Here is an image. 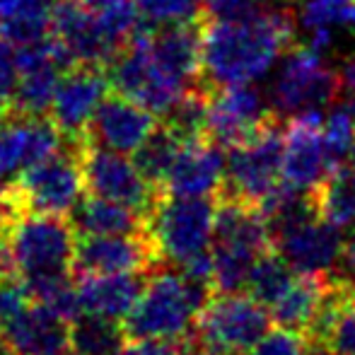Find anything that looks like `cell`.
I'll return each instance as SVG.
<instances>
[{
    "label": "cell",
    "instance_id": "6da1fadb",
    "mask_svg": "<svg viewBox=\"0 0 355 355\" xmlns=\"http://www.w3.org/2000/svg\"><path fill=\"white\" fill-rule=\"evenodd\" d=\"M297 34L295 12L285 5L259 8L242 17L206 19L201 29V85L257 83L273 71Z\"/></svg>",
    "mask_w": 355,
    "mask_h": 355
},
{
    "label": "cell",
    "instance_id": "7a4b0ae2",
    "mask_svg": "<svg viewBox=\"0 0 355 355\" xmlns=\"http://www.w3.org/2000/svg\"><path fill=\"white\" fill-rule=\"evenodd\" d=\"M213 295V283L196 281L177 266H159L148 276L136 307L123 319V329L128 338L184 341Z\"/></svg>",
    "mask_w": 355,
    "mask_h": 355
},
{
    "label": "cell",
    "instance_id": "3957f363",
    "mask_svg": "<svg viewBox=\"0 0 355 355\" xmlns=\"http://www.w3.org/2000/svg\"><path fill=\"white\" fill-rule=\"evenodd\" d=\"M273 249V237L259 206L239 198L218 196L213 227L215 293H239L261 254Z\"/></svg>",
    "mask_w": 355,
    "mask_h": 355
},
{
    "label": "cell",
    "instance_id": "277c9868",
    "mask_svg": "<svg viewBox=\"0 0 355 355\" xmlns=\"http://www.w3.org/2000/svg\"><path fill=\"white\" fill-rule=\"evenodd\" d=\"M271 324V312L249 293H215L198 314L191 338L203 355L252 353Z\"/></svg>",
    "mask_w": 355,
    "mask_h": 355
},
{
    "label": "cell",
    "instance_id": "5b68a950",
    "mask_svg": "<svg viewBox=\"0 0 355 355\" xmlns=\"http://www.w3.org/2000/svg\"><path fill=\"white\" fill-rule=\"evenodd\" d=\"M8 242L15 271L22 281L73 273L78 232L66 215L22 213L10 225Z\"/></svg>",
    "mask_w": 355,
    "mask_h": 355
},
{
    "label": "cell",
    "instance_id": "8992f818",
    "mask_svg": "<svg viewBox=\"0 0 355 355\" xmlns=\"http://www.w3.org/2000/svg\"><path fill=\"white\" fill-rule=\"evenodd\" d=\"M266 97L278 121H290L302 114H322L338 99L336 68L307 46L288 49Z\"/></svg>",
    "mask_w": 355,
    "mask_h": 355
},
{
    "label": "cell",
    "instance_id": "52a82bcc",
    "mask_svg": "<svg viewBox=\"0 0 355 355\" xmlns=\"http://www.w3.org/2000/svg\"><path fill=\"white\" fill-rule=\"evenodd\" d=\"M215 206L211 198H184L162 193L150 215V234L164 266L182 268L211 252Z\"/></svg>",
    "mask_w": 355,
    "mask_h": 355
},
{
    "label": "cell",
    "instance_id": "ba28073f",
    "mask_svg": "<svg viewBox=\"0 0 355 355\" xmlns=\"http://www.w3.org/2000/svg\"><path fill=\"white\" fill-rule=\"evenodd\" d=\"M150 32L153 29L143 24L133 34L131 42L112 58V63H109V80H112L114 89L119 94L143 104L155 116H164L193 87H184L179 80H174L155 61L153 49H150Z\"/></svg>",
    "mask_w": 355,
    "mask_h": 355
},
{
    "label": "cell",
    "instance_id": "9c48e42d",
    "mask_svg": "<svg viewBox=\"0 0 355 355\" xmlns=\"http://www.w3.org/2000/svg\"><path fill=\"white\" fill-rule=\"evenodd\" d=\"M10 184L17 193L22 213H73L85 191L80 145L68 143L56 155L27 167Z\"/></svg>",
    "mask_w": 355,
    "mask_h": 355
},
{
    "label": "cell",
    "instance_id": "30bf717a",
    "mask_svg": "<svg viewBox=\"0 0 355 355\" xmlns=\"http://www.w3.org/2000/svg\"><path fill=\"white\" fill-rule=\"evenodd\" d=\"M278 119L263 126L249 141L230 148L225 157V182L218 196L259 203L281 184L283 167V131Z\"/></svg>",
    "mask_w": 355,
    "mask_h": 355
},
{
    "label": "cell",
    "instance_id": "8fae6325",
    "mask_svg": "<svg viewBox=\"0 0 355 355\" xmlns=\"http://www.w3.org/2000/svg\"><path fill=\"white\" fill-rule=\"evenodd\" d=\"M80 162L85 189L89 193L123 203L148 218L153 215L162 191L143 177L138 164L126 153H116L94 143H80Z\"/></svg>",
    "mask_w": 355,
    "mask_h": 355
},
{
    "label": "cell",
    "instance_id": "7c38bea8",
    "mask_svg": "<svg viewBox=\"0 0 355 355\" xmlns=\"http://www.w3.org/2000/svg\"><path fill=\"white\" fill-rule=\"evenodd\" d=\"M268 97L254 83L225 85L208 94V121L206 136L220 148L234 145L257 136L263 126L273 121Z\"/></svg>",
    "mask_w": 355,
    "mask_h": 355
},
{
    "label": "cell",
    "instance_id": "4fadbf2b",
    "mask_svg": "<svg viewBox=\"0 0 355 355\" xmlns=\"http://www.w3.org/2000/svg\"><path fill=\"white\" fill-rule=\"evenodd\" d=\"M109 75L104 66H71L61 75V83L53 94L49 119L56 123L68 143L80 145L87 141V128L97 109L109 97Z\"/></svg>",
    "mask_w": 355,
    "mask_h": 355
},
{
    "label": "cell",
    "instance_id": "5bb4252c",
    "mask_svg": "<svg viewBox=\"0 0 355 355\" xmlns=\"http://www.w3.org/2000/svg\"><path fill=\"white\" fill-rule=\"evenodd\" d=\"M164 266L153 234H78L73 273H153Z\"/></svg>",
    "mask_w": 355,
    "mask_h": 355
},
{
    "label": "cell",
    "instance_id": "9a60e30c",
    "mask_svg": "<svg viewBox=\"0 0 355 355\" xmlns=\"http://www.w3.org/2000/svg\"><path fill=\"white\" fill-rule=\"evenodd\" d=\"M68 141L46 116L10 112L0 123V182H12L32 164L56 155Z\"/></svg>",
    "mask_w": 355,
    "mask_h": 355
},
{
    "label": "cell",
    "instance_id": "2e32d148",
    "mask_svg": "<svg viewBox=\"0 0 355 355\" xmlns=\"http://www.w3.org/2000/svg\"><path fill=\"white\" fill-rule=\"evenodd\" d=\"M322 114H302L288 121L283 131L281 182L300 191H312L336 164L324 143Z\"/></svg>",
    "mask_w": 355,
    "mask_h": 355
},
{
    "label": "cell",
    "instance_id": "e0dca14e",
    "mask_svg": "<svg viewBox=\"0 0 355 355\" xmlns=\"http://www.w3.org/2000/svg\"><path fill=\"white\" fill-rule=\"evenodd\" d=\"M273 249L290 263L295 273L331 276L341 261L343 237L336 225L314 215L278 232L273 237Z\"/></svg>",
    "mask_w": 355,
    "mask_h": 355
},
{
    "label": "cell",
    "instance_id": "ac0fdd59",
    "mask_svg": "<svg viewBox=\"0 0 355 355\" xmlns=\"http://www.w3.org/2000/svg\"><path fill=\"white\" fill-rule=\"evenodd\" d=\"M68 319L32 297V302L0 324V351L5 355L63 353L68 351Z\"/></svg>",
    "mask_w": 355,
    "mask_h": 355
},
{
    "label": "cell",
    "instance_id": "d6986e66",
    "mask_svg": "<svg viewBox=\"0 0 355 355\" xmlns=\"http://www.w3.org/2000/svg\"><path fill=\"white\" fill-rule=\"evenodd\" d=\"M225 155L208 136L184 141L162 182V193L184 198H211L223 191Z\"/></svg>",
    "mask_w": 355,
    "mask_h": 355
},
{
    "label": "cell",
    "instance_id": "ffe728a7",
    "mask_svg": "<svg viewBox=\"0 0 355 355\" xmlns=\"http://www.w3.org/2000/svg\"><path fill=\"white\" fill-rule=\"evenodd\" d=\"M51 37L61 42L73 66H109L116 56L99 27L97 12L80 0H56L51 8Z\"/></svg>",
    "mask_w": 355,
    "mask_h": 355
},
{
    "label": "cell",
    "instance_id": "44dd1931",
    "mask_svg": "<svg viewBox=\"0 0 355 355\" xmlns=\"http://www.w3.org/2000/svg\"><path fill=\"white\" fill-rule=\"evenodd\" d=\"M155 128H157V116L150 109L123 94H114L104 99L102 107L97 109L85 143L133 155Z\"/></svg>",
    "mask_w": 355,
    "mask_h": 355
},
{
    "label": "cell",
    "instance_id": "7402d4cb",
    "mask_svg": "<svg viewBox=\"0 0 355 355\" xmlns=\"http://www.w3.org/2000/svg\"><path fill=\"white\" fill-rule=\"evenodd\" d=\"M148 273H85L75 276L80 312L126 319L141 297Z\"/></svg>",
    "mask_w": 355,
    "mask_h": 355
},
{
    "label": "cell",
    "instance_id": "603a6c76",
    "mask_svg": "<svg viewBox=\"0 0 355 355\" xmlns=\"http://www.w3.org/2000/svg\"><path fill=\"white\" fill-rule=\"evenodd\" d=\"M295 19L304 37L302 46L327 58L343 32H355V0H300Z\"/></svg>",
    "mask_w": 355,
    "mask_h": 355
},
{
    "label": "cell",
    "instance_id": "cb8c5ba5",
    "mask_svg": "<svg viewBox=\"0 0 355 355\" xmlns=\"http://www.w3.org/2000/svg\"><path fill=\"white\" fill-rule=\"evenodd\" d=\"M331 285V276H307V273H295L288 288L276 302L268 307L271 322L278 329L304 334L309 324L314 322L319 307Z\"/></svg>",
    "mask_w": 355,
    "mask_h": 355
},
{
    "label": "cell",
    "instance_id": "d4e9b609",
    "mask_svg": "<svg viewBox=\"0 0 355 355\" xmlns=\"http://www.w3.org/2000/svg\"><path fill=\"white\" fill-rule=\"evenodd\" d=\"M78 234H143L150 232V218L123 203L87 193L73 208Z\"/></svg>",
    "mask_w": 355,
    "mask_h": 355
},
{
    "label": "cell",
    "instance_id": "484cf974",
    "mask_svg": "<svg viewBox=\"0 0 355 355\" xmlns=\"http://www.w3.org/2000/svg\"><path fill=\"white\" fill-rule=\"evenodd\" d=\"M312 201L322 220L338 230H351L355 225V164L334 167L312 189Z\"/></svg>",
    "mask_w": 355,
    "mask_h": 355
},
{
    "label": "cell",
    "instance_id": "4316f807",
    "mask_svg": "<svg viewBox=\"0 0 355 355\" xmlns=\"http://www.w3.org/2000/svg\"><path fill=\"white\" fill-rule=\"evenodd\" d=\"M126 338L119 319L80 312L68 327V351L73 355H121Z\"/></svg>",
    "mask_w": 355,
    "mask_h": 355
},
{
    "label": "cell",
    "instance_id": "83f0119b",
    "mask_svg": "<svg viewBox=\"0 0 355 355\" xmlns=\"http://www.w3.org/2000/svg\"><path fill=\"white\" fill-rule=\"evenodd\" d=\"M0 32L15 46L49 37L51 34L49 0H0Z\"/></svg>",
    "mask_w": 355,
    "mask_h": 355
},
{
    "label": "cell",
    "instance_id": "f1b7e54d",
    "mask_svg": "<svg viewBox=\"0 0 355 355\" xmlns=\"http://www.w3.org/2000/svg\"><path fill=\"white\" fill-rule=\"evenodd\" d=\"M182 138L167 126V123H157L153 133L145 138V143L133 153V162L138 164V169L143 172V177L150 184L162 191V182L167 177L169 167L177 159L179 150H182Z\"/></svg>",
    "mask_w": 355,
    "mask_h": 355
},
{
    "label": "cell",
    "instance_id": "f546056e",
    "mask_svg": "<svg viewBox=\"0 0 355 355\" xmlns=\"http://www.w3.org/2000/svg\"><path fill=\"white\" fill-rule=\"evenodd\" d=\"M293 278H295V271L290 268V263L285 261L276 249H268L266 254H261V257L257 259L244 290H247L252 297H257L263 307H271L283 295V290L288 288Z\"/></svg>",
    "mask_w": 355,
    "mask_h": 355
},
{
    "label": "cell",
    "instance_id": "4dcf8cb0",
    "mask_svg": "<svg viewBox=\"0 0 355 355\" xmlns=\"http://www.w3.org/2000/svg\"><path fill=\"white\" fill-rule=\"evenodd\" d=\"M138 15L150 29L196 24L203 15V0H136Z\"/></svg>",
    "mask_w": 355,
    "mask_h": 355
},
{
    "label": "cell",
    "instance_id": "1f68e13d",
    "mask_svg": "<svg viewBox=\"0 0 355 355\" xmlns=\"http://www.w3.org/2000/svg\"><path fill=\"white\" fill-rule=\"evenodd\" d=\"M322 131L329 155H331L334 164L338 167V164H343V159L351 157L355 148V109L336 102L331 112L327 114V119H324Z\"/></svg>",
    "mask_w": 355,
    "mask_h": 355
},
{
    "label": "cell",
    "instance_id": "d6a6232c",
    "mask_svg": "<svg viewBox=\"0 0 355 355\" xmlns=\"http://www.w3.org/2000/svg\"><path fill=\"white\" fill-rule=\"evenodd\" d=\"M252 355H312V351H309V341L304 334L276 327V331H268L257 343Z\"/></svg>",
    "mask_w": 355,
    "mask_h": 355
},
{
    "label": "cell",
    "instance_id": "836d02e7",
    "mask_svg": "<svg viewBox=\"0 0 355 355\" xmlns=\"http://www.w3.org/2000/svg\"><path fill=\"white\" fill-rule=\"evenodd\" d=\"M266 0H203V15L208 19H230L242 17L259 10Z\"/></svg>",
    "mask_w": 355,
    "mask_h": 355
},
{
    "label": "cell",
    "instance_id": "e575fe53",
    "mask_svg": "<svg viewBox=\"0 0 355 355\" xmlns=\"http://www.w3.org/2000/svg\"><path fill=\"white\" fill-rule=\"evenodd\" d=\"M336 78H338V99L336 102L348 104L355 109V53H343L336 61Z\"/></svg>",
    "mask_w": 355,
    "mask_h": 355
},
{
    "label": "cell",
    "instance_id": "d590c367",
    "mask_svg": "<svg viewBox=\"0 0 355 355\" xmlns=\"http://www.w3.org/2000/svg\"><path fill=\"white\" fill-rule=\"evenodd\" d=\"M182 341H164V338H131L123 346L121 355H179Z\"/></svg>",
    "mask_w": 355,
    "mask_h": 355
},
{
    "label": "cell",
    "instance_id": "8d00e7d4",
    "mask_svg": "<svg viewBox=\"0 0 355 355\" xmlns=\"http://www.w3.org/2000/svg\"><path fill=\"white\" fill-rule=\"evenodd\" d=\"M22 215V208H19L17 193H15L12 184L10 182H0V230L8 232L10 225Z\"/></svg>",
    "mask_w": 355,
    "mask_h": 355
},
{
    "label": "cell",
    "instance_id": "74e56055",
    "mask_svg": "<svg viewBox=\"0 0 355 355\" xmlns=\"http://www.w3.org/2000/svg\"><path fill=\"white\" fill-rule=\"evenodd\" d=\"M331 276L341 278V281H348L355 285V225L348 232V237L343 239V252H341V261H338L336 271Z\"/></svg>",
    "mask_w": 355,
    "mask_h": 355
},
{
    "label": "cell",
    "instance_id": "f35d334b",
    "mask_svg": "<svg viewBox=\"0 0 355 355\" xmlns=\"http://www.w3.org/2000/svg\"><path fill=\"white\" fill-rule=\"evenodd\" d=\"M17 276L15 271V261H12V252H10V242H8V232L0 230V283L10 281V278Z\"/></svg>",
    "mask_w": 355,
    "mask_h": 355
},
{
    "label": "cell",
    "instance_id": "ab89813d",
    "mask_svg": "<svg viewBox=\"0 0 355 355\" xmlns=\"http://www.w3.org/2000/svg\"><path fill=\"white\" fill-rule=\"evenodd\" d=\"M80 3H85L89 10H94V12H102V10L114 8V5H121V3H128V0H80Z\"/></svg>",
    "mask_w": 355,
    "mask_h": 355
},
{
    "label": "cell",
    "instance_id": "60d3db41",
    "mask_svg": "<svg viewBox=\"0 0 355 355\" xmlns=\"http://www.w3.org/2000/svg\"><path fill=\"white\" fill-rule=\"evenodd\" d=\"M179 355H203V351L196 346V343H193V338L189 336V338H184V341H182V353H179Z\"/></svg>",
    "mask_w": 355,
    "mask_h": 355
},
{
    "label": "cell",
    "instance_id": "b9f144b4",
    "mask_svg": "<svg viewBox=\"0 0 355 355\" xmlns=\"http://www.w3.org/2000/svg\"><path fill=\"white\" fill-rule=\"evenodd\" d=\"M8 114H10V104H3V102H0V123H3L5 119H8Z\"/></svg>",
    "mask_w": 355,
    "mask_h": 355
},
{
    "label": "cell",
    "instance_id": "7bdbcfd3",
    "mask_svg": "<svg viewBox=\"0 0 355 355\" xmlns=\"http://www.w3.org/2000/svg\"><path fill=\"white\" fill-rule=\"evenodd\" d=\"M266 3H276V5H281V3H285V0H266Z\"/></svg>",
    "mask_w": 355,
    "mask_h": 355
},
{
    "label": "cell",
    "instance_id": "ee69618b",
    "mask_svg": "<svg viewBox=\"0 0 355 355\" xmlns=\"http://www.w3.org/2000/svg\"><path fill=\"white\" fill-rule=\"evenodd\" d=\"M53 355H73L71 351H63V353H53Z\"/></svg>",
    "mask_w": 355,
    "mask_h": 355
},
{
    "label": "cell",
    "instance_id": "f6af8a7d",
    "mask_svg": "<svg viewBox=\"0 0 355 355\" xmlns=\"http://www.w3.org/2000/svg\"><path fill=\"white\" fill-rule=\"evenodd\" d=\"M353 159H355V148H353Z\"/></svg>",
    "mask_w": 355,
    "mask_h": 355
},
{
    "label": "cell",
    "instance_id": "bcb514c9",
    "mask_svg": "<svg viewBox=\"0 0 355 355\" xmlns=\"http://www.w3.org/2000/svg\"><path fill=\"white\" fill-rule=\"evenodd\" d=\"M49 3H56V0H49Z\"/></svg>",
    "mask_w": 355,
    "mask_h": 355
}]
</instances>
